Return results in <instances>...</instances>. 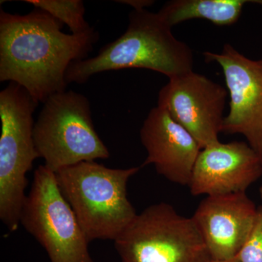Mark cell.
I'll list each match as a JSON object with an SVG mask.
<instances>
[{
	"instance_id": "obj_1",
	"label": "cell",
	"mask_w": 262,
	"mask_h": 262,
	"mask_svg": "<svg viewBox=\"0 0 262 262\" xmlns=\"http://www.w3.org/2000/svg\"><path fill=\"white\" fill-rule=\"evenodd\" d=\"M63 24L38 8L28 14L0 10V81L25 89L36 103L67 91L66 74L88 58L98 34H66Z\"/></svg>"
},
{
	"instance_id": "obj_2",
	"label": "cell",
	"mask_w": 262,
	"mask_h": 262,
	"mask_svg": "<svg viewBox=\"0 0 262 262\" xmlns=\"http://www.w3.org/2000/svg\"><path fill=\"white\" fill-rule=\"evenodd\" d=\"M171 29L158 13L133 10L122 36L101 48L97 56L70 66L67 83L83 84L96 74L124 69H146L169 79L192 72V50L175 37Z\"/></svg>"
},
{
	"instance_id": "obj_3",
	"label": "cell",
	"mask_w": 262,
	"mask_h": 262,
	"mask_svg": "<svg viewBox=\"0 0 262 262\" xmlns=\"http://www.w3.org/2000/svg\"><path fill=\"white\" fill-rule=\"evenodd\" d=\"M139 167L110 168L96 161L82 162L55 173L58 187L90 241H115L136 213L127 198L129 179Z\"/></svg>"
},
{
	"instance_id": "obj_4",
	"label": "cell",
	"mask_w": 262,
	"mask_h": 262,
	"mask_svg": "<svg viewBox=\"0 0 262 262\" xmlns=\"http://www.w3.org/2000/svg\"><path fill=\"white\" fill-rule=\"evenodd\" d=\"M38 105L18 84L0 92V219L10 232L20 225L27 195V174L39 158L34 140L33 114Z\"/></svg>"
},
{
	"instance_id": "obj_5",
	"label": "cell",
	"mask_w": 262,
	"mask_h": 262,
	"mask_svg": "<svg viewBox=\"0 0 262 262\" xmlns=\"http://www.w3.org/2000/svg\"><path fill=\"white\" fill-rule=\"evenodd\" d=\"M34 140L39 158L53 173L110 156L95 130L89 100L75 91L48 98L34 124Z\"/></svg>"
},
{
	"instance_id": "obj_6",
	"label": "cell",
	"mask_w": 262,
	"mask_h": 262,
	"mask_svg": "<svg viewBox=\"0 0 262 262\" xmlns=\"http://www.w3.org/2000/svg\"><path fill=\"white\" fill-rule=\"evenodd\" d=\"M122 262H210L212 258L192 217L160 203L147 207L115 241Z\"/></svg>"
},
{
	"instance_id": "obj_7",
	"label": "cell",
	"mask_w": 262,
	"mask_h": 262,
	"mask_svg": "<svg viewBox=\"0 0 262 262\" xmlns=\"http://www.w3.org/2000/svg\"><path fill=\"white\" fill-rule=\"evenodd\" d=\"M20 223L51 262H94L83 229L62 194L55 173L45 165L34 171Z\"/></svg>"
},
{
	"instance_id": "obj_8",
	"label": "cell",
	"mask_w": 262,
	"mask_h": 262,
	"mask_svg": "<svg viewBox=\"0 0 262 262\" xmlns=\"http://www.w3.org/2000/svg\"><path fill=\"white\" fill-rule=\"evenodd\" d=\"M196 72L169 79L158 96V106L195 139L202 149L218 144L228 92Z\"/></svg>"
},
{
	"instance_id": "obj_9",
	"label": "cell",
	"mask_w": 262,
	"mask_h": 262,
	"mask_svg": "<svg viewBox=\"0 0 262 262\" xmlns=\"http://www.w3.org/2000/svg\"><path fill=\"white\" fill-rule=\"evenodd\" d=\"M203 56L222 67L230 98L222 132L244 136L262 160V60L250 59L229 44Z\"/></svg>"
},
{
	"instance_id": "obj_10",
	"label": "cell",
	"mask_w": 262,
	"mask_h": 262,
	"mask_svg": "<svg viewBox=\"0 0 262 262\" xmlns=\"http://www.w3.org/2000/svg\"><path fill=\"white\" fill-rule=\"evenodd\" d=\"M258 208L246 192L207 196L192 218L212 260L236 257L252 231Z\"/></svg>"
},
{
	"instance_id": "obj_11",
	"label": "cell",
	"mask_w": 262,
	"mask_h": 262,
	"mask_svg": "<svg viewBox=\"0 0 262 262\" xmlns=\"http://www.w3.org/2000/svg\"><path fill=\"white\" fill-rule=\"evenodd\" d=\"M261 175V158L249 144L220 142L202 149L188 187L194 196L246 192Z\"/></svg>"
},
{
	"instance_id": "obj_12",
	"label": "cell",
	"mask_w": 262,
	"mask_h": 262,
	"mask_svg": "<svg viewBox=\"0 0 262 262\" xmlns=\"http://www.w3.org/2000/svg\"><path fill=\"white\" fill-rule=\"evenodd\" d=\"M147 157L143 166L153 165L170 182L188 186L202 148L194 137L165 108H151L140 130Z\"/></svg>"
},
{
	"instance_id": "obj_13",
	"label": "cell",
	"mask_w": 262,
	"mask_h": 262,
	"mask_svg": "<svg viewBox=\"0 0 262 262\" xmlns=\"http://www.w3.org/2000/svg\"><path fill=\"white\" fill-rule=\"evenodd\" d=\"M247 0H173L163 5L158 14L170 26L194 18L206 19L218 26L238 20Z\"/></svg>"
},
{
	"instance_id": "obj_14",
	"label": "cell",
	"mask_w": 262,
	"mask_h": 262,
	"mask_svg": "<svg viewBox=\"0 0 262 262\" xmlns=\"http://www.w3.org/2000/svg\"><path fill=\"white\" fill-rule=\"evenodd\" d=\"M34 8L46 12L53 18L67 24L72 34H81L92 30L84 19V3L81 0H26Z\"/></svg>"
},
{
	"instance_id": "obj_15",
	"label": "cell",
	"mask_w": 262,
	"mask_h": 262,
	"mask_svg": "<svg viewBox=\"0 0 262 262\" xmlns=\"http://www.w3.org/2000/svg\"><path fill=\"white\" fill-rule=\"evenodd\" d=\"M237 256L241 262H262V206L258 208L252 231Z\"/></svg>"
},
{
	"instance_id": "obj_16",
	"label": "cell",
	"mask_w": 262,
	"mask_h": 262,
	"mask_svg": "<svg viewBox=\"0 0 262 262\" xmlns=\"http://www.w3.org/2000/svg\"><path fill=\"white\" fill-rule=\"evenodd\" d=\"M116 3L120 4L130 5L135 10L145 9L146 7L154 4L155 2L151 0H117Z\"/></svg>"
},
{
	"instance_id": "obj_17",
	"label": "cell",
	"mask_w": 262,
	"mask_h": 262,
	"mask_svg": "<svg viewBox=\"0 0 262 262\" xmlns=\"http://www.w3.org/2000/svg\"><path fill=\"white\" fill-rule=\"evenodd\" d=\"M210 262H241L239 261V258H238V256H236V257H234L233 258H231V259L228 260H211Z\"/></svg>"
},
{
	"instance_id": "obj_18",
	"label": "cell",
	"mask_w": 262,
	"mask_h": 262,
	"mask_svg": "<svg viewBox=\"0 0 262 262\" xmlns=\"http://www.w3.org/2000/svg\"><path fill=\"white\" fill-rule=\"evenodd\" d=\"M259 194H260V198H261V199L262 201V184H261V187H260V189H259Z\"/></svg>"
}]
</instances>
